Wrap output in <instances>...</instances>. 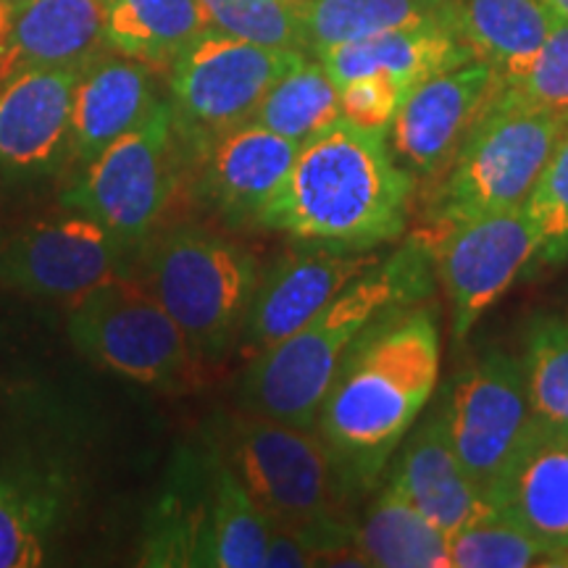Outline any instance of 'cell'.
<instances>
[{
  "label": "cell",
  "instance_id": "obj_1",
  "mask_svg": "<svg viewBox=\"0 0 568 568\" xmlns=\"http://www.w3.org/2000/svg\"><path fill=\"white\" fill-rule=\"evenodd\" d=\"M439 329L432 311L393 305L361 332L316 426L345 497L374 489L435 395Z\"/></svg>",
  "mask_w": 568,
  "mask_h": 568
},
{
  "label": "cell",
  "instance_id": "obj_2",
  "mask_svg": "<svg viewBox=\"0 0 568 568\" xmlns=\"http://www.w3.org/2000/svg\"><path fill=\"white\" fill-rule=\"evenodd\" d=\"M414 190L387 132L339 119L303 142L258 224L305 245L366 253L403 237Z\"/></svg>",
  "mask_w": 568,
  "mask_h": 568
},
{
  "label": "cell",
  "instance_id": "obj_3",
  "mask_svg": "<svg viewBox=\"0 0 568 568\" xmlns=\"http://www.w3.org/2000/svg\"><path fill=\"white\" fill-rule=\"evenodd\" d=\"M432 293V253L408 240L387 261L368 268L303 329L251 358L240 382L245 414L314 429L337 368L361 332L393 305H416Z\"/></svg>",
  "mask_w": 568,
  "mask_h": 568
},
{
  "label": "cell",
  "instance_id": "obj_4",
  "mask_svg": "<svg viewBox=\"0 0 568 568\" xmlns=\"http://www.w3.org/2000/svg\"><path fill=\"white\" fill-rule=\"evenodd\" d=\"M222 450L268 529L301 537L316 564L322 558H358V524L339 510L345 493L322 437L243 410L226 424Z\"/></svg>",
  "mask_w": 568,
  "mask_h": 568
},
{
  "label": "cell",
  "instance_id": "obj_5",
  "mask_svg": "<svg viewBox=\"0 0 568 568\" xmlns=\"http://www.w3.org/2000/svg\"><path fill=\"white\" fill-rule=\"evenodd\" d=\"M566 122L568 113L531 109L510 98L500 84L456 159L435 182L424 232L416 237L426 245L471 219L521 209Z\"/></svg>",
  "mask_w": 568,
  "mask_h": 568
},
{
  "label": "cell",
  "instance_id": "obj_6",
  "mask_svg": "<svg viewBox=\"0 0 568 568\" xmlns=\"http://www.w3.org/2000/svg\"><path fill=\"white\" fill-rule=\"evenodd\" d=\"M258 280L247 247L197 226L163 234L148 255L145 287L180 326L197 364H216L240 345Z\"/></svg>",
  "mask_w": 568,
  "mask_h": 568
},
{
  "label": "cell",
  "instance_id": "obj_7",
  "mask_svg": "<svg viewBox=\"0 0 568 568\" xmlns=\"http://www.w3.org/2000/svg\"><path fill=\"white\" fill-rule=\"evenodd\" d=\"M305 59L301 51L266 48L205 30L169 67L176 130L197 155L222 134L247 124L266 92Z\"/></svg>",
  "mask_w": 568,
  "mask_h": 568
},
{
  "label": "cell",
  "instance_id": "obj_8",
  "mask_svg": "<svg viewBox=\"0 0 568 568\" xmlns=\"http://www.w3.org/2000/svg\"><path fill=\"white\" fill-rule=\"evenodd\" d=\"M180 145L172 103L153 105L142 122L98 155L63 193L69 211H82L122 243L145 240L172 201L180 180Z\"/></svg>",
  "mask_w": 568,
  "mask_h": 568
},
{
  "label": "cell",
  "instance_id": "obj_9",
  "mask_svg": "<svg viewBox=\"0 0 568 568\" xmlns=\"http://www.w3.org/2000/svg\"><path fill=\"white\" fill-rule=\"evenodd\" d=\"M69 337L92 364L138 385H182L201 366L145 282L113 276L77 297L69 311Z\"/></svg>",
  "mask_w": 568,
  "mask_h": 568
},
{
  "label": "cell",
  "instance_id": "obj_10",
  "mask_svg": "<svg viewBox=\"0 0 568 568\" xmlns=\"http://www.w3.org/2000/svg\"><path fill=\"white\" fill-rule=\"evenodd\" d=\"M437 410L460 466L487 495L531 424L524 366L514 355H485L453 379Z\"/></svg>",
  "mask_w": 568,
  "mask_h": 568
},
{
  "label": "cell",
  "instance_id": "obj_11",
  "mask_svg": "<svg viewBox=\"0 0 568 568\" xmlns=\"http://www.w3.org/2000/svg\"><path fill=\"white\" fill-rule=\"evenodd\" d=\"M537 245V230L524 205L471 219L426 243L450 301L458 343L535 261Z\"/></svg>",
  "mask_w": 568,
  "mask_h": 568
},
{
  "label": "cell",
  "instance_id": "obj_12",
  "mask_svg": "<svg viewBox=\"0 0 568 568\" xmlns=\"http://www.w3.org/2000/svg\"><path fill=\"white\" fill-rule=\"evenodd\" d=\"M124 243L82 211L0 237V282L19 293L77 301L116 276Z\"/></svg>",
  "mask_w": 568,
  "mask_h": 568
},
{
  "label": "cell",
  "instance_id": "obj_13",
  "mask_svg": "<svg viewBox=\"0 0 568 568\" xmlns=\"http://www.w3.org/2000/svg\"><path fill=\"white\" fill-rule=\"evenodd\" d=\"M489 63L471 59L429 77L408 92L395 113L387 142L414 180L437 182L481 113L500 90Z\"/></svg>",
  "mask_w": 568,
  "mask_h": 568
},
{
  "label": "cell",
  "instance_id": "obj_14",
  "mask_svg": "<svg viewBox=\"0 0 568 568\" xmlns=\"http://www.w3.org/2000/svg\"><path fill=\"white\" fill-rule=\"evenodd\" d=\"M376 264L379 258L372 253H343L316 245L282 255L258 280L237 347L247 358H255L280 345Z\"/></svg>",
  "mask_w": 568,
  "mask_h": 568
},
{
  "label": "cell",
  "instance_id": "obj_15",
  "mask_svg": "<svg viewBox=\"0 0 568 568\" xmlns=\"http://www.w3.org/2000/svg\"><path fill=\"white\" fill-rule=\"evenodd\" d=\"M105 51L103 0L0 3V84L32 69H84Z\"/></svg>",
  "mask_w": 568,
  "mask_h": 568
},
{
  "label": "cell",
  "instance_id": "obj_16",
  "mask_svg": "<svg viewBox=\"0 0 568 568\" xmlns=\"http://www.w3.org/2000/svg\"><path fill=\"white\" fill-rule=\"evenodd\" d=\"M487 500L550 550L568 552V432L531 418L521 445L503 468Z\"/></svg>",
  "mask_w": 568,
  "mask_h": 568
},
{
  "label": "cell",
  "instance_id": "obj_17",
  "mask_svg": "<svg viewBox=\"0 0 568 568\" xmlns=\"http://www.w3.org/2000/svg\"><path fill=\"white\" fill-rule=\"evenodd\" d=\"M84 69H32L0 84V166L51 172L69 155L74 90Z\"/></svg>",
  "mask_w": 568,
  "mask_h": 568
},
{
  "label": "cell",
  "instance_id": "obj_18",
  "mask_svg": "<svg viewBox=\"0 0 568 568\" xmlns=\"http://www.w3.org/2000/svg\"><path fill=\"white\" fill-rule=\"evenodd\" d=\"M297 151L301 142L255 122L222 134L201 153L197 187L203 201L230 224H258L261 211L280 190Z\"/></svg>",
  "mask_w": 568,
  "mask_h": 568
},
{
  "label": "cell",
  "instance_id": "obj_19",
  "mask_svg": "<svg viewBox=\"0 0 568 568\" xmlns=\"http://www.w3.org/2000/svg\"><path fill=\"white\" fill-rule=\"evenodd\" d=\"M387 485L447 537H456L458 531L495 514L485 489L468 477L453 453L439 410L403 439Z\"/></svg>",
  "mask_w": 568,
  "mask_h": 568
},
{
  "label": "cell",
  "instance_id": "obj_20",
  "mask_svg": "<svg viewBox=\"0 0 568 568\" xmlns=\"http://www.w3.org/2000/svg\"><path fill=\"white\" fill-rule=\"evenodd\" d=\"M153 71L148 63L111 55V51L84 67L74 90L67 155L77 174L122 134L134 130L161 101L155 95Z\"/></svg>",
  "mask_w": 568,
  "mask_h": 568
},
{
  "label": "cell",
  "instance_id": "obj_21",
  "mask_svg": "<svg viewBox=\"0 0 568 568\" xmlns=\"http://www.w3.org/2000/svg\"><path fill=\"white\" fill-rule=\"evenodd\" d=\"M474 53L453 27H408L345 42L318 55L337 88L368 74H387L414 90L429 77L471 61Z\"/></svg>",
  "mask_w": 568,
  "mask_h": 568
},
{
  "label": "cell",
  "instance_id": "obj_22",
  "mask_svg": "<svg viewBox=\"0 0 568 568\" xmlns=\"http://www.w3.org/2000/svg\"><path fill=\"white\" fill-rule=\"evenodd\" d=\"M558 19L548 0H456L458 34L503 84L527 74Z\"/></svg>",
  "mask_w": 568,
  "mask_h": 568
},
{
  "label": "cell",
  "instance_id": "obj_23",
  "mask_svg": "<svg viewBox=\"0 0 568 568\" xmlns=\"http://www.w3.org/2000/svg\"><path fill=\"white\" fill-rule=\"evenodd\" d=\"M303 51L311 59L345 45L408 27H456V0H301Z\"/></svg>",
  "mask_w": 568,
  "mask_h": 568
},
{
  "label": "cell",
  "instance_id": "obj_24",
  "mask_svg": "<svg viewBox=\"0 0 568 568\" xmlns=\"http://www.w3.org/2000/svg\"><path fill=\"white\" fill-rule=\"evenodd\" d=\"M211 556V456H187L155 503L142 537L140 564L209 566Z\"/></svg>",
  "mask_w": 568,
  "mask_h": 568
},
{
  "label": "cell",
  "instance_id": "obj_25",
  "mask_svg": "<svg viewBox=\"0 0 568 568\" xmlns=\"http://www.w3.org/2000/svg\"><path fill=\"white\" fill-rule=\"evenodd\" d=\"M209 21L197 0H103V34L111 53L169 69Z\"/></svg>",
  "mask_w": 568,
  "mask_h": 568
},
{
  "label": "cell",
  "instance_id": "obj_26",
  "mask_svg": "<svg viewBox=\"0 0 568 568\" xmlns=\"http://www.w3.org/2000/svg\"><path fill=\"white\" fill-rule=\"evenodd\" d=\"M355 550L361 566L453 568L450 537L418 514L387 481L358 524Z\"/></svg>",
  "mask_w": 568,
  "mask_h": 568
},
{
  "label": "cell",
  "instance_id": "obj_27",
  "mask_svg": "<svg viewBox=\"0 0 568 568\" xmlns=\"http://www.w3.org/2000/svg\"><path fill=\"white\" fill-rule=\"evenodd\" d=\"M268 521L243 481L222 458L211 453V556L216 568H264Z\"/></svg>",
  "mask_w": 568,
  "mask_h": 568
},
{
  "label": "cell",
  "instance_id": "obj_28",
  "mask_svg": "<svg viewBox=\"0 0 568 568\" xmlns=\"http://www.w3.org/2000/svg\"><path fill=\"white\" fill-rule=\"evenodd\" d=\"M339 119H343L339 88L326 74L322 61L305 55L293 71H287L266 92L251 122L303 145L305 140H311Z\"/></svg>",
  "mask_w": 568,
  "mask_h": 568
},
{
  "label": "cell",
  "instance_id": "obj_29",
  "mask_svg": "<svg viewBox=\"0 0 568 568\" xmlns=\"http://www.w3.org/2000/svg\"><path fill=\"white\" fill-rule=\"evenodd\" d=\"M59 521L53 489L0 474V568H32L48 558Z\"/></svg>",
  "mask_w": 568,
  "mask_h": 568
},
{
  "label": "cell",
  "instance_id": "obj_30",
  "mask_svg": "<svg viewBox=\"0 0 568 568\" xmlns=\"http://www.w3.org/2000/svg\"><path fill=\"white\" fill-rule=\"evenodd\" d=\"M521 366L531 418L568 432V318L539 316L529 324Z\"/></svg>",
  "mask_w": 568,
  "mask_h": 568
},
{
  "label": "cell",
  "instance_id": "obj_31",
  "mask_svg": "<svg viewBox=\"0 0 568 568\" xmlns=\"http://www.w3.org/2000/svg\"><path fill=\"white\" fill-rule=\"evenodd\" d=\"M524 211L535 224L539 240L531 264L539 268H560L568 264V122L535 190L524 203Z\"/></svg>",
  "mask_w": 568,
  "mask_h": 568
},
{
  "label": "cell",
  "instance_id": "obj_32",
  "mask_svg": "<svg viewBox=\"0 0 568 568\" xmlns=\"http://www.w3.org/2000/svg\"><path fill=\"white\" fill-rule=\"evenodd\" d=\"M550 558L556 556L545 550L529 531L497 514L450 537L453 568H527L550 564Z\"/></svg>",
  "mask_w": 568,
  "mask_h": 568
},
{
  "label": "cell",
  "instance_id": "obj_33",
  "mask_svg": "<svg viewBox=\"0 0 568 568\" xmlns=\"http://www.w3.org/2000/svg\"><path fill=\"white\" fill-rule=\"evenodd\" d=\"M211 30L266 48L303 51L295 6L284 0H197Z\"/></svg>",
  "mask_w": 568,
  "mask_h": 568
},
{
  "label": "cell",
  "instance_id": "obj_34",
  "mask_svg": "<svg viewBox=\"0 0 568 568\" xmlns=\"http://www.w3.org/2000/svg\"><path fill=\"white\" fill-rule=\"evenodd\" d=\"M516 101L531 109L568 113V21L558 19L552 32L539 48L537 59L527 69V74L516 82L503 84Z\"/></svg>",
  "mask_w": 568,
  "mask_h": 568
},
{
  "label": "cell",
  "instance_id": "obj_35",
  "mask_svg": "<svg viewBox=\"0 0 568 568\" xmlns=\"http://www.w3.org/2000/svg\"><path fill=\"white\" fill-rule=\"evenodd\" d=\"M406 84L387 74H368L339 88V109L343 119L374 132H389L395 113L408 95Z\"/></svg>",
  "mask_w": 568,
  "mask_h": 568
},
{
  "label": "cell",
  "instance_id": "obj_36",
  "mask_svg": "<svg viewBox=\"0 0 568 568\" xmlns=\"http://www.w3.org/2000/svg\"><path fill=\"white\" fill-rule=\"evenodd\" d=\"M316 558L305 548L303 539L293 531L272 529L268 531V548H266V566L268 568H303L314 566Z\"/></svg>",
  "mask_w": 568,
  "mask_h": 568
},
{
  "label": "cell",
  "instance_id": "obj_37",
  "mask_svg": "<svg viewBox=\"0 0 568 568\" xmlns=\"http://www.w3.org/2000/svg\"><path fill=\"white\" fill-rule=\"evenodd\" d=\"M548 6L558 13L560 19L568 21V0H548Z\"/></svg>",
  "mask_w": 568,
  "mask_h": 568
},
{
  "label": "cell",
  "instance_id": "obj_38",
  "mask_svg": "<svg viewBox=\"0 0 568 568\" xmlns=\"http://www.w3.org/2000/svg\"><path fill=\"white\" fill-rule=\"evenodd\" d=\"M284 3H290V6H297V3H301V0H284Z\"/></svg>",
  "mask_w": 568,
  "mask_h": 568
},
{
  "label": "cell",
  "instance_id": "obj_39",
  "mask_svg": "<svg viewBox=\"0 0 568 568\" xmlns=\"http://www.w3.org/2000/svg\"><path fill=\"white\" fill-rule=\"evenodd\" d=\"M0 3H17V0H0Z\"/></svg>",
  "mask_w": 568,
  "mask_h": 568
}]
</instances>
